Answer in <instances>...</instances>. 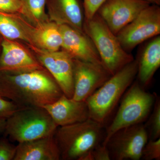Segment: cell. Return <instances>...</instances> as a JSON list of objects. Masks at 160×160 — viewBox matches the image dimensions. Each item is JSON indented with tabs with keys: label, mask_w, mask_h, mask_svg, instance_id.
Returning a JSON list of instances; mask_svg holds the SVG:
<instances>
[{
	"label": "cell",
	"mask_w": 160,
	"mask_h": 160,
	"mask_svg": "<svg viewBox=\"0 0 160 160\" xmlns=\"http://www.w3.org/2000/svg\"><path fill=\"white\" fill-rule=\"evenodd\" d=\"M17 146L11 144L5 139H0V160H13Z\"/></svg>",
	"instance_id": "d4e9b609"
},
{
	"label": "cell",
	"mask_w": 160,
	"mask_h": 160,
	"mask_svg": "<svg viewBox=\"0 0 160 160\" xmlns=\"http://www.w3.org/2000/svg\"><path fill=\"white\" fill-rule=\"evenodd\" d=\"M10 14L25 32L29 39V45L48 52L58 51L62 47V38L56 23L49 21L33 26L21 15Z\"/></svg>",
	"instance_id": "7c38bea8"
},
{
	"label": "cell",
	"mask_w": 160,
	"mask_h": 160,
	"mask_svg": "<svg viewBox=\"0 0 160 160\" xmlns=\"http://www.w3.org/2000/svg\"><path fill=\"white\" fill-rule=\"evenodd\" d=\"M106 0H83L85 19H90L97 13L100 6Z\"/></svg>",
	"instance_id": "484cf974"
},
{
	"label": "cell",
	"mask_w": 160,
	"mask_h": 160,
	"mask_svg": "<svg viewBox=\"0 0 160 160\" xmlns=\"http://www.w3.org/2000/svg\"><path fill=\"white\" fill-rule=\"evenodd\" d=\"M73 74L72 98L77 101H86L112 76L102 65L75 59H73Z\"/></svg>",
	"instance_id": "30bf717a"
},
{
	"label": "cell",
	"mask_w": 160,
	"mask_h": 160,
	"mask_svg": "<svg viewBox=\"0 0 160 160\" xmlns=\"http://www.w3.org/2000/svg\"><path fill=\"white\" fill-rule=\"evenodd\" d=\"M150 4L144 0H106L97 13L116 35Z\"/></svg>",
	"instance_id": "8fae6325"
},
{
	"label": "cell",
	"mask_w": 160,
	"mask_h": 160,
	"mask_svg": "<svg viewBox=\"0 0 160 160\" xmlns=\"http://www.w3.org/2000/svg\"><path fill=\"white\" fill-rule=\"evenodd\" d=\"M58 25L62 38L63 50L73 59L103 66L94 44L85 33L67 25Z\"/></svg>",
	"instance_id": "5bb4252c"
},
{
	"label": "cell",
	"mask_w": 160,
	"mask_h": 160,
	"mask_svg": "<svg viewBox=\"0 0 160 160\" xmlns=\"http://www.w3.org/2000/svg\"><path fill=\"white\" fill-rule=\"evenodd\" d=\"M160 33V7L150 4L116 35L123 49L129 52L146 40Z\"/></svg>",
	"instance_id": "52a82bcc"
},
{
	"label": "cell",
	"mask_w": 160,
	"mask_h": 160,
	"mask_svg": "<svg viewBox=\"0 0 160 160\" xmlns=\"http://www.w3.org/2000/svg\"><path fill=\"white\" fill-rule=\"evenodd\" d=\"M150 116L145 126L149 140H157L160 138V99L155 93V98Z\"/></svg>",
	"instance_id": "44dd1931"
},
{
	"label": "cell",
	"mask_w": 160,
	"mask_h": 160,
	"mask_svg": "<svg viewBox=\"0 0 160 160\" xmlns=\"http://www.w3.org/2000/svg\"><path fill=\"white\" fill-rule=\"evenodd\" d=\"M0 33L8 39L21 40L29 45V39L19 24L10 14L0 12Z\"/></svg>",
	"instance_id": "ffe728a7"
},
{
	"label": "cell",
	"mask_w": 160,
	"mask_h": 160,
	"mask_svg": "<svg viewBox=\"0 0 160 160\" xmlns=\"http://www.w3.org/2000/svg\"><path fill=\"white\" fill-rule=\"evenodd\" d=\"M42 108L47 112L58 127L81 122L90 118L86 101H75L64 94L55 102Z\"/></svg>",
	"instance_id": "9a60e30c"
},
{
	"label": "cell",
	"mask_w": 160,
	"mask_h": 160,
	"mask_svg": "<svg viewBox=\"0 0 160 160\" xmlns=\"http://www.w3.org/2000/svg\"><path fill=\"white\" fill-rule=\"evenodd\" d=\"M155 93L144 90L139 82L132 83L123 95L119 108L106 130L102 144L105 146L116 132L129 126L143 123L148 119L154 104Z\"/></svg>",
	"instance_id": "8992f818"
},
{
	"label": "cell",
	"mask_w": 160,
	"mask_h": 160,
	"mask_svg": "<svg viewBox=\"0 0 160 160\" xmlns=\"http://www.w3.org/2000/svg\"><path fill=\"white\" fill-rule=\"evenodd\" d=\"M141 159L160 160V138L148 140L143 149Z\"/></svg>",
	"instance_id": "7402d4cb"
},
{
	"label": "cell",
	"mask_w": 160,
	"mask_h": 160,
	"mask_svg": "<svg viewBox=\"0 0 160 160\" xmlns=\"http://www.w3.org/2000/svg\"><path fill=\"white\" fill-rule=\"evenodd\" d=\"M104 126L89 119L59 126L54 137L61 159L64 160H84L92 149L102 143Z\"/></svg>",
	"instance_id": "7a4b0ae2"
},
{
	"label": "cell",
	"mask_w": 160,
	"mask_h": 160,
	"mask_svg": "<svg viewBox=\"0 0 160 160\" xmlns=\"http://www.w3.org/2000/svg\"><path fill=\"white\" fill-rule=\"evenodd\" d=\"M0 12L22 15V4L21 0H0Z\"/></svg>",
	"instance_id": "603a6c76"
},
{
	"label": "cell",
	"mask_w": 160,
	"mask_h": 160,
	"mask_svg": "<svg viewBox=\"0 0 160 160\" xmlns=\"http://www.w3.org/2000/svg\"><path fill=\"white\" fill-rule=\"evenodd\" d=\"M144 1L149 2L151 4H155L158 6H160V0H144Z\"/></svg>",
	"instance_id": "f1b7e54d"
},
{
	"label": "cell",
	"mask_w": 160,
	"mask_h": 160,
	"mask_svg": "<svg viewBox=\"0 0 160 160\" xmlns=\"http://www.w3.org/2000/svg\"><path fill=\"white\" fill-rule=\"evenodd\" d=\"M6 119H7L0 118V132H5Z\"/></svg>",
	"instance_id": "83f0119b"
},
{
	"label": "cell",
	"mask_w": 160,
	"mask_h": 160,
	"mask_svg": "<svg viewBox=\"0 0 160 160\" xmlns=\"http://www.w3.org/2000/svg\"><path fill=\"white\" fill-rule=\"evenodd\" d=\"M137 60L138 79L142 87L149 86L160 66V37L150 41Z\"/></svg>",
	"instance_id": "ac0fdd59"
},
{
	"label": "cell",
	"mask_w": 160,
	"mask_h": 160,
	"mask_svg": "<svg viewBox=\"0 0 160 160\" xmlns=\"http://www.w3.org/2000/svg\"><path fill=\"white\" fill-rule=\"evenodd\" d=\"M149 140L143 123L120 129L112 135L105 146L111 160H139Z\"/></svg>",
	"instance_id": "ba28073f"
},
{
	"label": "cell",
	"mask_w": 160,
	"mask_h": 160,
	"mask_svg": "<svg viewBox=\"0 0 160 160\" xmlns=\"http://www.w3.org/2000/svg\"><path fill=\"white\" fill-rule=\"evenodd\" d=\"M138 67L137 60L134 59L112 76L86 100L90 119L105 126L115 107L137 76Z\"/></svg>",
	"instance_id": "3957f363"
},
{
	"label": "cell",
	"mask_w": 160,
	"mask_h": 160,
	"mask_svg": "<svg viewBox=\"0 0 160 160\" xmlns=\"http://www.w3.org/2000/svg\"><path fill=\"white\" fill-rule=\"evenodd\" d=\"M59 150L54 135L18 143L13 160H59Z\"/></svg>",
	"instance_id": "e0dca14e"
},
{
	"label": "cell",
	"mask_w": 160,
	"mask_h": 160,
	"mask_svg": "<svg viewBox=\"0 0 160 160\" xmlns=\"http://www.w3.org/2000/svg\"><path fill=\"white\" fill-rule=\"evenodd\" d=\"M83 29L94 44L103 66L112 76L134 60L97 13L90 19H84Z\"/></svg>",
	"instance_id": "277c9868"
},
{
	"label": "cell",
	"mask_w": 160,
	"mask_h": 160,
	"mask_svg": "<svg viewBox=\"0 0 160 160\" xmlns=\"http://www.w3.org/2000/svg\"><path fill=\"white\" fill-rule=\"evenodd\" d=\"M23 5L21 15L33 26L50 21L45 8L47 0H21Z\"/></svg>",
	"instance_id": "d6986e66"
},
{
	"label": "cell",
	"mask_w": 160,
	"mask_h": 160,
	"mask_svg": "<svg viewBox=\"0 0 160 160\" xmlns=\"http://www.w3.org/2000/svg\"><path fill=\"white\" fill-rule=\"evenodd\" d=\"M38 61L58 83L63 94L72 98L74 90L73 58L66 51H44L29 45Z\"/></svg>",
	"instance_id": "9c48e42d"
},
{
	"label": "cell",
	"mask_w": 160,
	"mask_h": 160,
	"mask_svg": "<svg viewBox=\"0 0 160 160\" xmlns=\"http://www.w3.org/2000/svg\"><path fill=\"white\" fill-rule=\"evenodd\" d=\"M0 72L20 73L45 68L22 45L5 38L2 42Z\"/></svg>",
	"instance_id": "4fadbf2b"
},
{
	"label": "cell",
	"mask_w": 160,
	"mask_h": 160,
	"mask_svg": "<svg viewBox=\"0 0 160 160\" xmlns=\"http://www.w3.org/2000/svg\"><path fill=\"white\" fill-rule=\"evenodd\" d=\"M24 106H20L11 101H8L0 96V118L7 119L18 110L22 109Z\"/></svg>",
	"instance_id": "cb8c5ba5"
},
{
	"label": "cell",
	"mask_w": 160,
	"mask_h": 160,
	"mask_svg": "<svg viewBox=\"0 0 160 160\" xmlns=\"http://www.w3.org/2000/svg\"><path fill=\"white\" fill-rule=\"evenodd\" d=\"M63 94L45 69L16 73L0 72V96L20 106L42 107L55 102Z\"/></svg>",
	"instance_id": "6da1fadb"
},
{
	"label": "cell",
	"mask_w": 160,
	"mask_h": 160,
	"mask_svg": "<svg viewBox=\"0 0 160 160\" xmlns=\"http://www.w3.org/2000/svg\"><path fill=\"white\" fill-rule=\"evenodd\" d=\"M58 127L44 108L24 107L6 119L5 132L20 143L54 135Z\"/></svg>",
	"instance_id": "5b68a950"
},
{
	"label": "cell",
	"mask_w": 160,
	"mask_h": 160,
	"mask_svg": "<svg viewBox=\"0 0 160 160\" xmlns=\"http://www.w3.org/2000/svg\"><path fill=\"white\" fill-rule=\"evenodd\" d=\"M93 160H110V154L106 146L102 143L97 146L91 152Z\"/></svg>",
	"instance_id": "4316f807"
},
{
	"label": "cell",
	"mask_w": 160,
	"mask_h": 160,
	"mask_svg": "<svg viewBox=\"0 0 160 160\" xmlns=\"http://www.w3.org/2000/svg\"><path fill=\"white\" fill-rule=\"evenodd\" d=\"M48 17L58 25H66L83 31L85 16L81 0H47Z\"/></svg>",
	"instance_id": "2e32d148"
}]
</instances>
